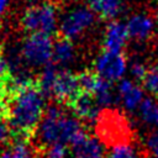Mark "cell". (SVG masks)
<instances>
[{
	"label": "cell",
	"instance_id": "cell-1",
	"mask_svg": "<svg viewBox=\"0 0 158 158\" xmlns=\"http://www.w3.org/2000/svg\"><path fill=\"white\" fill-rule=\"evenodd\" d=\"M46 111V95L37 81L15 90L6 104V117L20 138L33 135Z\"/></svg>",
	"mask_w": 158,
	"mask_h": 158
},
{
	"label": "cell",
	"instance_id": "cell-2",
	"mask_svg": "<svg viewBox=\"0 0 158 158\" xmlns=\"http://www.w3.org/2000/svg\"><path fill=\"white\" fill-rule=\"evenodd\" d=\"M84 131L77 116L69 115L62 104H53L46 107L33 135L36 143L43 149L54 143H72Z\"/></svg>",
	"mask_w": 158,
	"mask_h": 158
},
{
	"label": "cell",
	"instance_id": "cell-3",
	"mask_svg": "<svg viewBox=\"0 0 158 158\" xmlns=\"http://www.w3.org/2000/svg\"><path fill=\"white\" fill-rule=\"evenodd\" d=\"M59 7L53 0L38 1L28 5L20 16V26L28 33L51 35L58 23Z\"/></svg>",
	"mask_w": 158,
	"mask_h": 158
},
{
	"label": "cell",
	"instance_id": "cell-4",
	"mask_svg": "<svg viewBox=\"0 0 158 158\" xmlns=\"http://www.w3.org/2000/svg\"><path fill=\"white\" fill-rule=\"evenodd\" d=\"M96 122L98 138L111 147L132 142V131L127 118L117 110H105L100 112Z\"/></svg>",
	"mask_w": 158,
	"mask_h": 158
},
{
	"label": "cell",
	"instance_id": "cell-5",
	"mask_svg": "<svg viewBox=\"0 0 158 158\" xmlns=\"http://www.w3.org/2000/svg\"><path fill=\"white\" fill-rule=\"evenodd\" d=\"M53 44L49 35L30 33L20 47L25 63L30 67L47 65L52 60Z\"/></svg>",
	"mask_w": 158,
	"mask_h": 158
},
{
	"label": "cell",
	"instance_id": "cell-6",
	"mask_svg": "<svg viewBox=\"0 0 158 158\" xmlns=\"http://www.w3.org/2000/svg\"><path fill=\"white\" fill-rule=\"evenodd\" d=\"M94 22L95 12L90 7H75L63 16L59 25V36L73 41L90 30Z\"/></svg>",
	"mask_w": 158,
	"mask_h": 158
},
{
	"label": "cell",
	"instance_id": "cell-7",
	"mask_svg": "<svg viewBox=\"0 0 158 158\" xmlns=\"http://www.w3.org/2000/svg\"><path fill=\"white\" fill-rule=\"evenodd\" d=\"M81 91L78 74L65 69H58L47 96H52L58 104L69 106Z\"/></svg>",
	"mask_w": 158,
	"mask_h": 158
},
{
	"label": "cell",
	"instance_id": "cell-8",
	"mask_svg": "<svg viewBox=\"0 0 158 158\" xmlns=\"http://www.w3.org/2000/svg\"><path fill=\"white\" fill-rule=\"evenodd\" d=\"M127 67V59L123 52L102 51L95 59V72L105 80L112 83L120 80Z\"/></svg>",
	"mask_w": 158,
	"mask_h": 158
},
{
	"label": "cell",
	"instance_id": "cell-9",
	"mask_svg": "<svg viewBox=\"0 0 158 158\" xmlns=\"http://www.w3.org/2000/svg\"><path fill=\"white\" fill-rule=\"evenodd\" d=\"M128 37L136 41H147L154 33V20L147 12L133 14L126 23Z\"/></svg>",
	"mask_w": 158,
	"mask_h": 158
},
{
	"label": "cell",
	"instance_id": "cell-10",
	"mask_svg": "<svg viewBox=\"0 0 158 158\" xmlns=\"http://www.w3.org/2000/svg\"><path fill=\"white\" fill-rule=\"evenodd\" d=\"M101 143L99 138L89 136L84 131L70 143L74 158H105Z\"/></svg>",
	"mask_w": 158,
	"mask_h": 158
},
{
	"label": "cell",
	"instance_id": "cell-11",
	"mask_svg": "<svg viewBox=\"0 0 158 158\" xmlns=\"http://www.w3.org/2000/svg\"><path fill=\"white\" fill-rule=\"evenodd\" d=\"M73 110L74 115L84 121H96L100 115V105L91 94L81 91L68 106Z\"/></svg>",
	"mask_w": 158,
	"mask_h": 158
},
{
	"label": "cell",
	"instance_id": "cell-12",
	"mask_svg": "<svg viewBox=\"0 0 158 158\" xmlns=\"http://www.w3.org/2000/svg\"><path fill=\"white\" fill-rule=\"evenodd\" d=\"M128 38V31L126 25L112 21L110 22L104 33V49L109 52H122Z\"/></svg>",
	"mask_w": 158,
	"mask_h": 158
},
{
	"label": "cell",
	"instance_id": "cell-13",
	"mask_svg": "<svg viewBox=\"0 0 158 158\" xmlns=\"http://www.w3.org/2000/svg\"><path fill=\"white\" fill-rule=\"evenodd\" d=\"M117 91H118V98L127 111H133L137 107H139V105L144 99L143 90L137 84L127 79H122L120 81L117 86Z\"/></svg>",
	"mask_w": 158,
	"mask_h": 158
},
{
	"label": "cell",
	"instance_id": "cell-14",
	"mask_svg": "<svg viewBox=\"0 0 158 158\" xmlns=\"http://www.w3.org/2000/svg\"><path fill=\"white\" fill-rule=\"evenodd\" d=\"M75 58V47L72 40L58 36L53 44L52 60L56 65H67Z\"/></svg>",
	"mask_w": 158,
	"mask_h": 158
},
{
	"label": "cell",
	"instance_id": "cell-15",
	"mask_svg": "<svg viewBox=\"0 0 158 158\" xmlns=\"http://www.w3.org/2000/svg\"><path fill=\"white\" fill-rule=\"evenodd\" d=\"M88 6L101 19L111 20L121 10V0H88Z\"/></svg>",
	"mask_w": 158,
	"mask_h": 158
},
{
	"label": "cell",
	"instance_id": "cell-16",
	"mask_svg": "<svg viewBox=\"0 0 158 158\" xmlns=\"http://www.w3.org/2000/svg\"><path fill=\"white\" fill-rule=\"evenodd\" d=\"M141 120L147 125H158V101L153 98H144L139 105Z\"/></svg>",
	"mask_w": 158,
	"mask_h": 158
},
{
	"label": "cell",
	"instance_id": "cell-17",
	"mask_svg": "<svg viewBox=\"0 0 158 158\" xmlns=\"http://www.w3.org/2000/svg\"><path fill=\"white\" fill-rule=\"evenodd\" d=\"M106 158H139V154L137 148L131 142H128L111 147V151Z\"/></svg>",
	"mask_w": 158,
	"mask_h": 158
},
{
	"label": "cell",
	"instance_id": "cell-18",
	"mask_svg": "<svg viewBox=\"0 0 158 158\" xmlns=\"http://www.w3.org/2000/svg\"><path fill=\"white\" fill-rule=\"evenodd\" d=\"M11 158H36V152L31 147L28 142H26L23 138H20L16 141L11 148Z\"/></svg>",
	"mask_w": 158,
	"mask_h": 158
},
{
	"label": "cell",
	"instance_id": "cell-19",
	"mask_svg": "<svg viewBox=\"0 0 158 158\" xmlns=\"http://www.w3.org/2000/svg\"><path fill=\"white\" fill-rule=\"evenodd\" d=\"M142 85L149 94L158 96V65H153L147 69V73L142 80Z\"/></svg>",
	"mask_w": 158,
	"mask_h": 158
},
{
	"label": "cell",
	"instance_id": "cell-20",
	"mask_svg": "<svg viewBox=\"0 0 158 158\" xmlns=\"http://www.w3.org/2000/svg\"><path fill=\"white\" fill-rule=\"evenodd\" d=\"M68 148L65 143H54L43 148V158H65Z\"/></svg>",
	"mask_w": 158,
	"mask_h": 158
},
{
	"label": "cell",
	"instance_id": "cell-21",
	"mask_svg": "<svg viewBox=\"0 0 158 158\" xmlns=\"http://www.w3.org/2000/svg\"><path fill=\"white\" fill-rule=\"evenodd\" d=\"M15 132L6 116H0V146H5L11 142Z\"/></svg>",
	"mask_w": 158,
	"mask_h": 158
},
{
	"label": "cell",
	"instance_id": "cell-22",
	"mask_svg": "<svg viewBox=\"0 0 158 158\" xmlns=\"http://www.w3.org/2000/svg\"><path fill=\"white\" fill-rule=\"evenodd\" d=\"M130 72H131L132 77H133L136 80H138V81L141 80V81H142L143 78H144V75H146V73H147V69H146V67H144L143 63L136 60V62H133V63L131 64Z\"/></svg>",
	"mask_w": 158,
	"mask_h": 158
},
{
	"label": "cell",
	"instance_id": "cell-23",
	"mask_svg": "<svg viewBox=\"0 0 158 158\" xmlns=\"http://www.w3.org/2000/svg\"><path fill=\"white\" fill-rule=\"evenodd\" d=\"M147 144H148L149 151L154 154V157L158 158V132H154L149 136V138L147 141Z\"/></svg>",
	"mask_w": 158,
	"mask_h": 158
},
{
	"label": "cell",
	"instance_id": "cell-24",
	"mask_svg": "<svg viewBox=\"0 0 158 158\" xmlns=\"http://www.w3.org/2000/svg\"><path fill=\"white\" fill-rule=\"evenodd\" d=\"M10 77V72H9V67L7 63L5 60V57L0 49V80H4L6 78Z\"/></svg>",
	"mask_w": 158,
	"mask_h": 158
},
{
	"label": "cell",
	"instance_id": "cell-25",
	"mask_svg": "<svg viewBox=\"0 0 158 158\" xmlns=\"http://www.w3.org/2000/svg\"><path fill=\"white\" fill-rule=\"evenodd\" d=\"M10 1L11 0H0V16H2L7 11L10 6Z\"/></svg>",
	"mask_w": 158,
	"mask_h": 158
},
{
	"label": "cell",
	"instance_id": "cell-26",
	"mask_svg": "<svg viewBox=\"0 0 158 158\" xmlns=\"http://www.w3.org/2000/svg\"><path fill=\"white\" fill-rule=\"evenodd\" d=\"M0 158H11V151L10 149H6L4 152L0 153Z\"/></svg>",
	"mask_w": 158,
	"mask_h": 158
},
{
	"label": "cell",
	"instance_id": "cell-27",
	"mask_svg": "<svg viewBox=\"0 0 158 158\" xmlns=\"http://www.w3.org/2000/svg\"><path fill=\"white\" fill-rule=\"evenodd\" d=\"M157 20H158V10H157Z\"/></svg>",
	"mask_w": 158,
	"mask_h": 158
},
{
	"label": "cell",
	"instance_id": "cell-28",
	"mask_svg": "<svg viewBox=\"0 0 158 158\" xmlns=\"http://www.w3.org/2000/svg\"><path fill=\"white\" fill-rule=\"evenodd\" d=\"M157 126H158V125H157Z\"/></svg>",
	"mask_w": 158,
	"mask_h": 158
}]
</instances>
